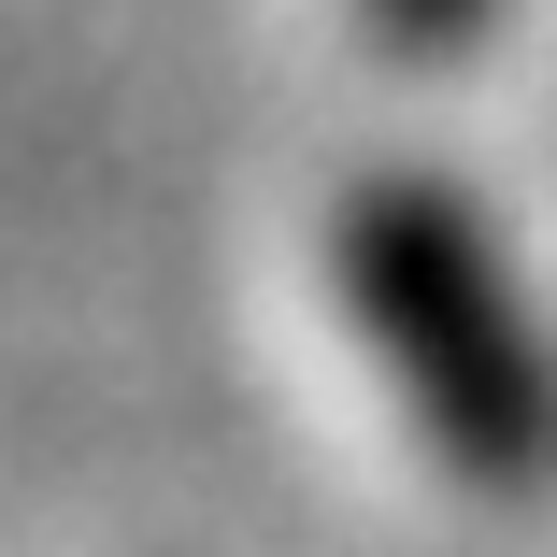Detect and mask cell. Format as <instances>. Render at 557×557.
<instances>
[{"instance_id": "1", "label": "cell", "mask_w": 557, "mask_h": 557, "mask_svg": "<svg viewBox=\"0 0 557 557\" xmlns=\"http://www.w3.org/2000/svg\"><path fill=\"white\" fill-rule=\"evenodd\" d=\"M329 300L358 314V344L414 443L472 500H543L557 486V344L486 230L472 186L443 172H358L329 200Z\"/></svg>"}, {"instance_id": "2", "label": "cell", "mask_w": 557, "mask_h": 557, "mask_svg": "<svg viewBox=\"0 0 557 557\" xmlns=\"http://www.w3.org/2000/svg\"><path fill=\"white\" fill-rule=\"evenodd\" d=\"M358 15H372V44H386V58L443 72V58H472V44L500 29V0H358Z\"/></svg>"}]
</instances>
